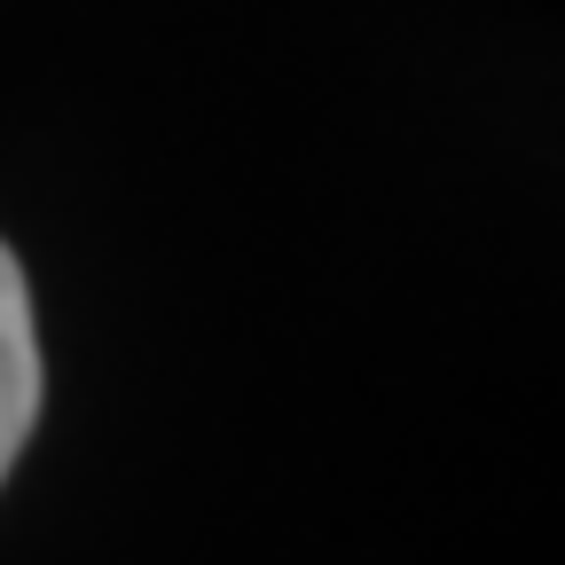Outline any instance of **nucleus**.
<instances>
[{
	"label": "nucleus",
	"mask_w": 565,
	"mask_h": 565,
	"mask_svg": "<svg viewBox=\"0 0 565 565\" xmlns=\"http://www.w3.org/2000/svg\"><path fill=\"white\" fill-rule=\"evenodd\" d=\"M40 416V338H32V291L17 252L0 244V479H9L17 448L32 440Z\"/></svg>",
	"instance_id": "f257e3e1"
}]
</instances>
